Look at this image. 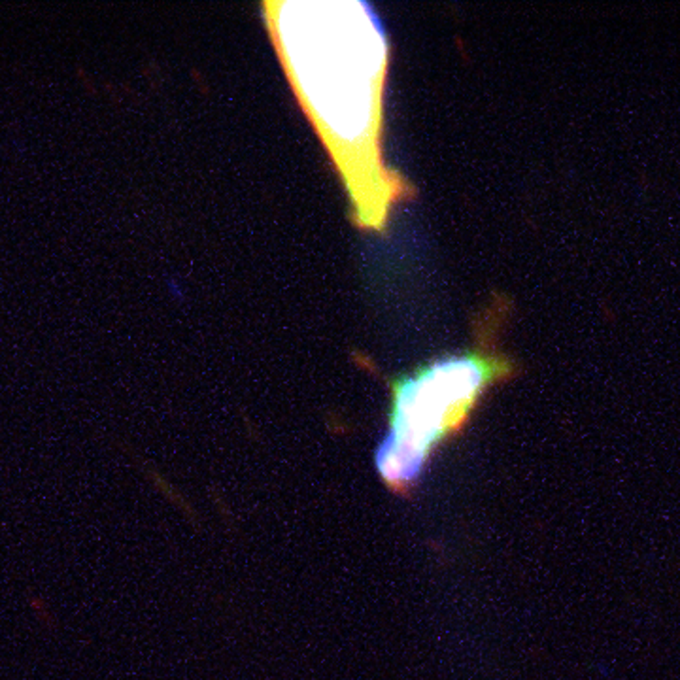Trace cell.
<instances>
[{"instance_id":"obj_1","label":"cell","mask_w":680,"mask_h":680,"mask_svg":"<svg viewBox=\"0 0 680 680\" xmlns=\"http://www.w3.org/2000/svg\"><path fill=\"white\" fill-rule=\"evenodd\" d=\"M263 19L297 99L327 148L361 229L384 231L412 185L382 159L388 38L361 0H271Z\"/></svg>"},{"instance_id":"obj_2","label":"cell","mask_w":680,"mask_h":680,"mask_svg":"<svg viewBox=\"0 0 680 680\" xmlns=\"http://www.w3.org/2000/svg\"><path fill=\"white\" fill-rule=\"evenodd\" d=\"M514 363L486 344L471 352L434 359L403 376L390 378L388 429L374 450L382 484L409 497L429 461L446 441L460 434L491 385L509 380Z\"/></svg>"}]
</instances>
